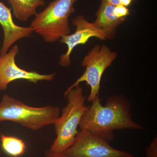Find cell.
Wrapping results in <instances>:
<instances>
[{"label":"cell","mask_w":157,"mask_h":157,"mask_svg":"<svg viewBox=\"0 0 157 157\" xmlns=\"http://www.w3.org/2000/svg\"><path fill=\"white\" fill-rule=\"evenodd\" d=\"M79 127L107 141L113 140L116 130L144 129L133 120L131 102L121 94L109 97L104 106L97 96L82 116Z\"/></svg>","instance_id":"obj_1"},{"label":"cell","mask_w":157,"mask_h":157,"mask_svg":"<svg viewBox=\"0 0 157 157\" xmlns=\"http://www.w3.org/2000/svg\"><path fill=\"white\" fill-rule=\"evenodd\" d=\"M64 95L68 103L63 108L62 115L53 124L56 137L49 149L53 152H64L73 144L78 132L77 128L82 117L89 107L86 105V97L80 84Z\"/></svg>","instance_id":"obj_2"},{"label":"cell","mask_w":157,"mask_h":157,"mask_svg":"<svg viewBox=\"0 0 157 157\" xmlns=\"http://www.w3.org/2000/svg\"><path fill=\"white\" fill-rule=\"evenodd\" d=\"M59 116L56 106L31 107L8 94L0 102V122L10 121L32 130L54 124Z\"/></svg>","instance_id":"obj_3"},{"label":"cell","mask_w":157,"mask_h":157,"mask_svg":"<svg viewBox=\"0 0 157 157\" xmlns=\"http://www.w3.org/2000/svg\"><path fill=\"white\" fill-rule=\"evenodd\" d=\"M77 0H54L42 12L37 13L31 23L34 32L43 37L46 42H54L70 35L69 18L75 11Z\"/></svg>","instance_id":"obj_4"},{"label":"cell","mask_w":157,"mask_h":157,"mask_svg":"<svg viewBox=\"0 0 157 157\" xmlns=\"http://www.w3.org/2000/svg\"><path fill=\"white\" fill-rule=\"evenodd\" d=\"M117 56V52L112 51L106 45H95L84 57L82 62V66L86 67L84 73L65 92L81 82H85L90 87L87 101L92 102L97 96L99 95L101 78L104 71Z\"/></svg>","instance_id":"obj_5"},{"label":"cell","mask_w":157,"mask_h":157,"mask_svg":"<svg viewBox=\"0 0 157 157\" xmlns=\"http://www.w3.org/2000/svg\"><path fill=\"white\" fill-rule=\"evenodd\" d=\"M63 153L72 157H135L114 148L107 140L86 130L78 132L74 143Z\"/></svg>","instance_id":"obj_6"},{"label":"cell","mask_w":157,"mask_h":157,"mask_svg":"<svg viewBox=\"0 0 157 157\" xmlns=\"http://www.w3.org/2000/svg\"><path fill=\"white\" fill-rule=\"evenodd\" d=\"M18 52L19 48L15 45L9 52L0 56V91L6 90L10 82L18 79H24L36 83L39 81H51L54 79L55 73L42 74L19 67L15 60Z\"/></svg>","instance_id":"obj_7"},{"label":"cell","mask_w":157,"mask_h":157,"mask_svg":"<svg viewBox=\"0 0 157 157\" xmlns=\"http://www.w3.org/2000/svg\"><path fill=\"white\" fill-rule=\"evenodd\" d=\"M72 23L76 26L75 33L64 36L60 40L61 43L67 45L68 49L67 52L60 57L59 63L62 67H67L70 66V55L76 46L84 45L93 37L102 40L107 39L104 33L97 28L93 23L89 22L83 15L77 16L73 20Z\"/></svg>","instance_id":"obj_8"},{"label":"cell","mask_w":157,"mask_h":157,"mask_svg":"<svg viewBox=\"0 0 157 157\" xmlns=\"http://www.w3.org/2000/svg\"><path fill=\"white\" fill-rule=\"evenodd\" d=\"M0 25L4 32V41L0 50L1 55L7 53L9 48L17 40L32 36L34 32L30 26L22 27L14 23L12 18L11 9L0 2Z\"/></svg>","instance_id":"obj_9"},{"label":"cell","mask_w":157,"mask_h":157,"mask_svg":"<svg viewBox=\"0 0 157 157\" xmlns=\"http://www.w3.org/2000/svg\"><path fill=\"white\" fill-rule=\"evenodd\" d=\"M114 6L105 2H101L96 15V19L93 23L102 31L107 39L114 38L118 26L125 19H119L113 12Z\"/></svg>","instance_id":"obj_10"},{"label":"cell","mask_w":157,"mask_h":157,"mask_svg":"<svg viewBox=\"0 0 157 157\" xmlns=\"http://www.w3.org/2000/svg\"><path fill=\"white\" fill-rule=\"evenodd\" d=\"M11 5L14 16L17 19L26 21L37 14L36 9L45 6V0H7Z\"/></svg>","instance_id":"obj_11"},{"label":"cell","mask_w":157,"mask_h":157,"mask_svg":"<svg viewBox=\"0 0 157 157\" xmlns=\"http://www.w3.org/2000/svg\"><path fill=\"white\" fill-rule=\"evenodd\" d=\"M0 140L3 151L10 156L19 157L25 153L26 145L18 137L0 134Z\"/></svg>","instance_id":"obj_12"},{"label":"cell","mask_w":157,"mask_h":157,"mask_svg":"<svg viewBox=\"0 0 157 157\" xmlns=\"http://www.w3.org/2000/svg\"><path fill=\"white\" fill-rule=\"evenodd\" d=\"M113 12L116 17L119 19L125 20L130 14L128 8L121 5L114 6Z\"/></svg>","instance_id":"obj_13"},{"label":"cell","mask_w":157,"mask_h":157,"mask_svg":"<svg viewBox=\"0 0 157 157\" xmlns=\"http://www.w3.org/2000/svg\"><path fill=\"white\" fill-rule=\"evenodd\" d=\"M147 157H157V137L156 136L146 149Z\"/></svg>","instance_id":"obj_14"},{"label":"cell","mask_w":157,"mask_h":157,"mask_svg":"<svg viewBox=\"0 0 157 157\" xmlns=\"http://www.w3.org/2000/svg\"><path fill=\"white\" fill-rule=\"evenodd\" d=\"M45 157H72L63 153H56L51 151L50 150L45 152Z\"/></svg>","instance_id":"obj_15"},{"label":"cell","mask_w":157,"mask_h":157,"mask_svg":"<svg viewBox=\"0 0 157 157\" xmlns=\"http://www.w3.org/2000/svg\"><path fill=\"white\" fill-rule=\"evenodd\" d=\"M101 2L108 3L113 6H117L121 5L123 0H101Z\"/></svg>","instance_id":"obj_16"}]
</instances>
